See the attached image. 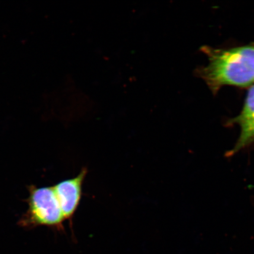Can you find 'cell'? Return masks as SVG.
Segmentation results:
<instances>
[{
  "label": "cell",
  "mask_w": 254,
  "mask_h": 254,
  "mask_svg": "<svg viewBox=\"0 0 254 254\" xmlns=\"http://www.w3.org/2000/svg\"><path fill=\"white\" fill-rule=\"evenodd\" d=\"M65 220L53 187H29L28 209L20 221L21 226H46L60 231Z\"/></svg>",
  "instance_id": "7a4b0ae2"
},
{
  "label": "cell",
  "mask_w": 254,
  "mask_h": 254,
  "mask_svg": "<svg viewBox=\"0 0 254 254\" xmlns=\"http://www.w3.org/2000/svg\"><path fill=\"white\" fill-rule=\"evenodd\" d=\"M228 123L236 124L240 127L236 144L227 153V156L231 157L254 143V85L248 91L241 113Z\"/></svg>",
  "instance_id": "277c9868"
},
{
  "label": "cell",
  "mask_w": 254,
  "mask_h": 254,
  "mask_svg": "<svg viewBox=\"0 0 254 254\" xmlns=\"http://www.w3.org/2000/svg\"><path fill=\"white\" fill-rule=\"evenodd\" d=\"M202 52L207 65L199 69V75L214 94L225 85L247 87L254 82V45L214 49L204 46Z\"/></svg>",
  "instance_id": "6da1fadb"
},
{
  "label": "cell",
  "mask_w": 254,
  "mask_h": 254,
  "mask_svg": "<svg viewBox=\"0 0 254 254\" xmlns=\"http://www.w3.org/2000/svg\"><path fill=\"white\" fill-rule=\"evenodd\" d=\"M87 174V170L84 168L77 176L64 180L53 187L65 220H71L77 211L81 199L82 184Z\"/></svg>",
  "instance_id": "3957f363"
}]
</instances>
